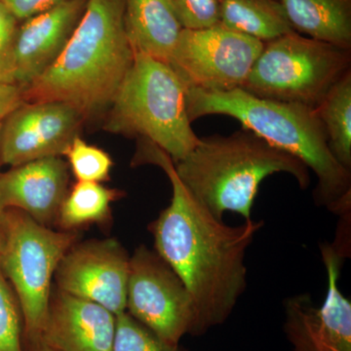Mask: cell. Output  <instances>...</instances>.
Here are the masks:
<instances>
[{"label": "cell", "instance_id": "83f0119b", "mask_svg": "<svg viewBox=\"0 0 351 351\" xmlns=\"http://www.w3.org/2000/svg\"><path fill=\"white\" fill-rule=\"evenodd\" d=\"M25 351H59L51 346L46 345L44 341L39 339V341H27V348Z\"/></svg>", "mask_w": 351, "mask_h": 351}, {"label": "cell", "instance_id": "44dd1931", "mask_svg": "<svg viewBox=\"0 0 351 351\" xmlns=\"http://www.w3.org/2000/svg\"><path fill=\"white\" fill-rule=\"evenodd\" d=\"M64 156L77 182H103L110 180L113 161L107 152L88 144L80 135L73 138Z\"/></svg>", "mask_w": 351, "mask_h": 351}, {"label": "cell", "instance_id": "3957f363", "mask_svg": "<svg viewBox=\"0 0 351 351\" xmlns=\"http://www.w3.org/2000/svg\"><path fill=\"white\" fill-rule=\"evenodd\" d=\"M191 121L221 114L239 120L281 151L299 159L317 178L314 202L337 216L351 213V172L337 161L315 108L258 98L241 88L210 92L186 89Z\"/></svg>", "mask_w": 351, "mask_h": 351}, {"label": "cell", "instance_id": "4fadbf2b", "mask_svg": "<svg viewBox=\"0 0 351 351\" xmlns=\"http://www.w3.org/2000/svg\"><path fill=\"white\" fill-rule=\"evenodd\" d=\"M87 0H66L20 22L16 34L15 84L31 85L56 62L82 20Z\"/></svg>", "mask_w": 351, "mask_h": 351}, {"label": "cell", "instance_id": "cb8c5ba5", "mask_svg": "<svg viewBox=\"0 0 351 351\" xmlns=\"http://www.w3.org/2000/svg\"><path fill=\"white\" fill-rule=\"evenodd\" d=\"M182 29H203L219 24L223 0H173Z\"/></svg>", "mask_w": 351, "mask_h": 351}, {"label": "cell", "instance_id": "4316f807", "mask_svg": "<svg viewBox=\"0 0 351 351\" xmlns=\"http://www.w3.org/2000/svg\"><path fill=\"white\" fill-rule=\"evenodd\" d=\"M23 101V90L19 86L0 82V123Z\"/></svg>", "mask_w": 351, "mask_h": 351}, {"label": "cell", "instance_id": "277c9868", "mask_svg": "<svg viewBox=\"0 0 351 351\" xmlns=\"http://www.w3.org/2000/svg\"><path fill=\"white\" fill-rule=\"evenodd\" d=\"M174 168L193 197L219 219L228 212L252 219L258 188L269 176L286 173L302 189L311 184L309 170L299 159L245 128L200 138Z\"/></svg>", "mask_w": 351, "mask_h": 351}, {"label": "cell", "instance_id": "5b68a950", "mask_svg": "<svg viewBox=\"0 0 351 351\" xmlns=\"http://www.w3.org/2000/svg\"><path fill=\"white\" fill-rule=\"evenodd\" d=\"M103 119L104 130L149 141L173 162L182 160L199 142L188 114L186 87L169 64L142 53H135Z\"/></svg>", "mask_w": 351, "mask_h": 351}, {"label": "cell", "instance_id": "52a82bcc", "mask_svg": "<svg viewBox=\"0 0 351 351\" xmlns=\"http://www.w3.org/2000/svg\"><path fill=\"white\" fill-rule=\"evenodd\" d=\"M3 218L0 269L17 298L25 339L39 341L55 272L66 252L78 241V233L41 225L17 209L4 210Z\"/></svg>", "mask_w": 351, "mask_h": 351}, {"label": "cell", "instance_id": "f546056e", "mask_svg": "<svg viewBox=\"0 0 351 351\" xmlns=\"http://www.w3.org/2000/svg\"><path fill=\"white\" fill-rule=\"evenodd\" d=\"M0 129H1V123H0ZM0 166H1V163H0ZM1 173V172H0Z\"/></svg>", "mask_w": 351, "mask_h": 351}, {"label": "cell", "instance_id": "9c48e42d", "mask_svg": "<svg viewBox=\"0 0 351 351\" xmlns=\"http://www.w3.org/2000/svg\"><path fill=\"white\" fill-rule=\"evenodd\" d=\"M263 43L221 25L182 29L169 64L186 89L230 91L243 86Z\"/></svg>", "mask_w": 351, "mask_h": 351}, {"label": "cell", "instance_id": "603a6c76", "mask_svg": "<svg viewBox=\"0 0 351 351\" xmlns=\"http://www.w3.org/2000/svg\"><path fill=\"white\" fill-rule=\"evenodd\" d=\"M17 298L0 269V351H25Z\"/></svg>", "mask_w": 351, "mask_h": 351}, {"label": "cell", "instance_id": "30bf717a", "mask_svg": "<svg viewBox=\"0 0 351 351\" xmlns=\"http://www.w3.org/2000/svg\"><path fill=\"white\" fill-rule=\"evenodd\" d=\"M327 271V294L322 306L311 295L289 297L284 302V330L294 351H351V302L339 287L346 258L334 244L321 245Z\"/></svg>", "mask_w": 351, "mask_h": 351}, {"label": "cell", "instance_id": "6da1fadb", "mask_svg": "<svg viewBox=\"0 0 351 351\" xmlns=\"http://www.w3.org/2000/svg\"><path fill=\"white\" fill-rule=\"evenodd\" d=\"M132 163L158 166L172 186L169 206L149 228L154 251L191 293L196 313L193 335L200 336L223 324L246 290L245 256L263 223L249 219L228 226L216 218L184 188L171 157L149 141L138 138Z\"/></svg>", "mask_w": 351, "mask_h": 351}, {"label": "cell", "instance_id": "d4e9b609", "mask_svg": "<svg viewBox=\"0 0 351 351\" xmlns=\"http://www.w3.org/2000/svg\"><path fill=\"white\" fill-rule=\"evenodd\" d=\"M20 21L0 2V82L15 84L16 34Z\"/></svg>", "mask_w": 351, "mask_h": 351}, {"label": "cell", "instance_id": "ffe728a7", "mask_svg": "<svg viewBox=\"0 0 351 351\" xmlns=\"http://www.w3.org/2000/svg\"><path fill=\"white\" fill-rule=\"evenodd\" d=\"M315 112L332 156L351 172V71L330 90Z\"/></svg>", "mask_w": 351, "mask_h": 351}, {"label": "cell", "instance_id": "e0dca14e", "mask_svg": "<svg viewBox=\"0 0 351 351\" xmlns=\"http://www.w3.org/2000/svg\"><path fill=\"white\" fill-rule=\"evenodd\" d=\"M298 34L351 49V0H278Z\"/></svg>", "mask_w": 351, "mask_h": 351}, {"label": "cell", "instance_id": "ba28073f", "mask_svg": "<svg viewBox=\"0 0 351 351\" xmlns=\"http://www.w3.org/2000/svg\"><path fill=\"white\" fill-rule=\"evenodd\" d=\"M126 311L172 346L193 335L196 313L188 288L154 250L141 245L130 257Z\"/></svg>", "mask_w": 351, "mask_h": 351}, {"label": "cell", "instance_id": "8fae6325", "mask_svg": "<svg viewBox=\"0 0 351 351\" xmlns=\"http://www.w3.org/2000/svg\"><path fill=\"white\" fill-rule=\"evenodd\" d=\"M80 112L63 101H23L0 129V163L16 166L62 157L84 123Z\"/></svg>", "mask_w": 351, "mask_h": 351}, {"label": "cell", "instance_id": "9a60e30c", "mask_svg": "<svg viewBox=\"0 0 351 351\" xmlns=\"http://www.w3.org/2000/svg\"><path fill=\"white\" fill-rule=\"evenodd\" d=\"M115 327L106 307L54 288L40 339L59 351H112Z\"/></svg>", "mask_w": 351, "mask_h": 351}, {"label": "cell", "instance_id": "ac0fdd59", "mask_svg": "<svg viewBox=\"0 0 351 351\" xmlns=\"http://www.w3.org/2000/svg\"><path fill=\"white\" fill-rule=\"evenodd\" d=\"M219 25L263 43L295 32L278 0H223Z\"/></svg>", "mask_w": 351, "mask_h": 351}, {"label": "cell", "instance_id": "5bb4252c", "mask_svg": "<svg viewBox=\"0 0 351 351\" xmlns=\"http://www.w3.org/2000/svg\"><path fill=\"white\" fill-rule=\"evenodd\" d=\"M69 167L62 157H47L0 173V210L17 209L52 228L69 191Z\"/></svg>", "mask_w": 351, "mask_h": 351}, {"label": "cell", "instance_id": "f1b7e54d", "mask_svg": "<svg viewBox=\"0 0 351 351\" xmlns=\"http://www.w3.org/2000/svg\"><path fill=\"white\" fill-rule=\"evenodd\" d=\"M3 211L0 210V252H1L2 245H3L4 240V218Z\"/></svg>", "mask_w": 351, "mask_h": 351}, {"label": "cell", "instance_id": "7a4b0ae2", "mask_svg": "<svg viewBox=\"0 0 351 351\" xmlns=\"http://www.w3.org/2000/svg\"><path fill=\"white\" fill-rule=\"evenodd\" d=\"M135 52L124 25L123 0H87L82 20L54 64L23 90L24 101H63L87 120L104 117Z\"/></svg>", "mask_w": 351, "mask_h": 351}, {"label": "cell", "instance_id": "8992f818", "mask_svg": "<svg viewBox=\"0 0 351 351\" xmlns=\"http://www.w3.org/2000/svg\"><path fill=\"white\" fill-rule=\"evenodd\" d=\"M351 71V49L291 32L263 43L241 89L258 98L316 108Z\"/></svg>", "mask_w": 351, "mask_h": 351}, {"label": "cell", "instance_id": "d6986e66", "mask_svg": "<svg viewBox=\"0 0 351 351\" xmlns=\"http://www.w3.org/2000/svg\"><path fill=\"white\" fill-rule=\"evenodd\" d=\"M124 196L123 191L100 182L76 181L62 202L55 226L64 232H78L90 226L110 225L112 203Z\"/></svg>", "mask_w": 351, "mask_h": 351}, {"label": "cell", "instance_id": "2e32d148", "mask_svg": "<svg viewBox=\"0 0 351 351\" xmlns=\"http://www.w3.org/2000/svg\"><path fill=\"white\" fill-rule=\"evenodd\" d=\"M124 25L134 52L169 64L182 27L173 0H123Z\"/></svg>", "mask_w": 351, "mask_h": 351}, {"label": "cell", "instance_id": "484cf974", "mask_svg": "<svg viewBox=\"0 0 351 351\" xmlns=\"http://www.w3.org/2000/svg\"><path fill=\"white\" fill-rule=\"evenodd\" d=\"M66 0H0L20 22L45 12Z\"/></svg>", "mask_w": 351, "mask_h": 351}, {"label": "cell", "instance_id": "7c38bea8", "mask_svg": "<svg viewBox=\"0 0 351 351\" xmlns=\"http://www.w3.org/2000/svg\"><path fill=\"white\" fill-rule=\"evenodd\" d=\"M130 256L114 239L76 242L55 272L56 288L96 302L114 315L126 311Z\"/></svg>", "mask_w": 351, "mask_h": 351}, {"label": "cell", "instance_id": "7402d4cb", "mask_svg": "<svg viewBox=\"0 0 351 351\" xmlns=\"http://www.w3.org/2000/svg\"><path fill=\"white\" fill-rule=\"evenodd\" d=\"M112 351H182L157 337L149 328L138 322L130 314L117 315Z\"/></svg>", "mask_w": 351, "mask_h": 351}]
</instances>
